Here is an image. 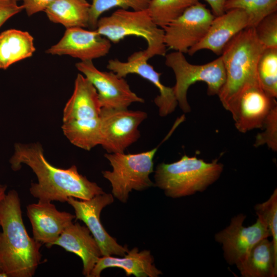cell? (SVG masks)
Segmentation results:
<instances>
[{"label":"cell","mask_w":277,"mask_h":277,"mask_svg":"<svg viewBox=\"0 0 277 277\" xmlns=\"http://www.w3.org/2000/svg\"><path fill=\"white\" fill-rule=\"evenodd\" d=\"M200 0H150L147 9L153 22L163 28Z\"/></svg>","instance_id":"cb8c5ba5"},{"label":"cell","mask_w":277,"mask_h":277,"mask_svg":"<svg viewBox=\"0 0 277 277\" xmlns=\"http://www.w3.org/2000/svg\"><path fill=\"white\" fill-rule=\"evenodd\" d=\"M240 9L248 15L249 27H254L263 18L277 11V0H228L225 11Z\"/></svg>","instance_id":"484cf974"},{"label":"cell","mask_w":277,"mask_h":277,"mask_svg":"<svg viewBox=\"0 0 277 277\" xmlns=\"http://www.w3.org/2000/svg\"><path fill=\"white\" fill-rule=\"evenodd\" d=\"M0 277H8V276L6 273H2L0 274Z\"/></svg>","instance_id":"e575fe53"},{"label":"cell","mask_w":277,"mask_h":277,"mask_svg":"<svg viewBox=\"0 0 277 277\" xmlns=\"http://www.w3.org/2000/svg\"><path fill=\"white\" fill-rule=\"evenodd\" d=\"M90 6L86 0H55L44 11L51 22L66 28H88Z\"/></svg>","instance_id":"603a6c76"},{"label":"cell","mask_w":277,"mask_h":277,"mask_svg":"<svg viewBox=\"0 0 277 277\" xmlns=\"http://www.w3.org/2000/svg\"><path fill=\"white\" fill-rule=\"evenodd\" d=\"M249 27L247 14L240 9H232L215 16L204 38L191 48L187 53L192 56L201 50L207 49L221 55L226 44L242 30Z\"/></svg>","instance_id":"e0dca14e"},{"label":"cell","mask_w":277,"mask_h":277,"mask_svg":"<svg viewBox=\"0 0 277 277\" xmlns=\"http://www.w3.org/2000/svg\"><path fill=\"white\" fill-rule=\"evenodd\" d=\"M165 65L173 71L175 84L173 87L178 105L184 113L191 110L187 98L189 87L197 82L207 85L209 95H218L226 80V73L221 56L205 64L189 63L183 53L171 52L165 55Z\"/></svg>","instance_id":"ba28073f"},{"label":"cell","mask_w":277,"mask_h":277,"mask_svg":"<svg viewBox=\"0 0 277 277\" xmlns=\"http://www.w3.org/2000/svg\"><path fill=\"white\" fill-rule=\"evenodd\" d=\"M53 245L59 246L68 252L78 255L83 264V274H90L102 256L101 249L87 226L78 223H71L62 232Z\"/></svg>","instance_id":"d6986e66"},{"label":"cell","mask_w":277,"mask_h":277,"mask_svg":"<svg viewBox=\"0 0 277 277\" xmlns=\"http://www.w3.org/2000/svg\"><path fill=\"white\" fill-rule=\"evenodd\" d=\"M9 162L14 171L19 170L23 164L32 169L37 183L31 184L30 193L40 201L64 203L70 197L88 200L104 192L96 183L79 173L75 165L65 169L52 166L38 143L15 144Z\"/></svg>","instance_id":"6da1fadb"},{"label":"cell","mask_w":277,"mask_h":277,"mask_svg":"<svg viewBox=\"0 0 277 277\" xmlns=\"http://www.w3.org/2000/svg\"><path fill=\"white\" fill-rule=\"evenodd\" d=\"M7 186L6 185H0V202L4 198L6 193Z\"/></svg>","instance_id":"836d02e7"},{"label":"cell","mask_w":277,"mask_h":277,"mask_svg":"<svg viewBox=\"0 0 277 277\" xmlns=\"http://www.w3.org/2000/svg\"><path fill=\"white\" fill-rule=\"evenodd\" d=\"M254 29L256 38L264 48H277V11L263 18Z\"/></svg>","instance_id":"f1b7e54d"},{"label":"cell","mask_w":277,"mask_h":277,"mask_svg":"<svg viewBox=\"0 0 277 277\" xmlns=\"http://www.w3.org/2000/svg\"><path fill=\"white\" fill-rule=\"evenodd\" d=\"M108 268H119L127 276L157 277L162 274L154 264V258L148 250L140 251L134 247L122 258L112 255L102 256L92 269L89 277H100L102 271Z\"/></svg>","instance_id":"ffe728a7"},{"label":"cell","mask_w":277,"mask_h":277,"mask_svg":"<svg viewBox=\"0 0 277 277\" xmlns=\"http://www.w3.org/2000/svg\"><path fill=\"white\" fill-rule=\"evenodd\" d=\"M223 170V165L217 159L208 163L184 154L175 162L157 165L154 185L168 197L186 196L205 190L219 179Z\"/></svg>","instance_id":"5b68a950"},{"label":"cell","mask_w":277,"mask_h":277,"mask_svg":"<svg viewBox=\"0 0 277 277\" xmlns=\"http://www.w3.org/2000/svg\"><path fill=\"white\" fill-rule=\"evenodd\" d=\"M0 185H1V184H0Z\"/></svg>","instance_id":"8d00e7d4"},{"label":"cell","mask_w":277,"mask_h":277,"mask_svg":"<svg viewBox=\"0 0 277 277\" xmlns=\"http://www.w3.org/2000/svg\"><path fill=\"white\" fill-rule=\"evenodd\" d=\"M215 17L201 2L188 8L180 16L162 28L167 47L183 53L199 43Z\"/></svg>","instance_id":"30bf717a"},{"label":"cell","mask_w":277,"mask_h":277,"mask_svg":"<svg viewBox=\"0 0 277 277\" xmlns=\"http://www.w3.org/2000/svg\"><path fill=\"white\" fill-rule=\"evenodd\" d=\"M113 202L112 194L105 192L88 200L78 201L70 197L67 201L74 209L76 220L83 221L90 230L99 245L102 256L122 257L128 251V247L120 245L116 239L106 231L100 221L103 208Z\"/></svg>","instance_id":"7c38bea8"},{"label":"cell","mask_w":277,"mask_h":277,"mask_svg":"<svg viewBox=\"0 0 277 277\" xmlns=\"http://www.w3.org/2000/svg\"><path fill=\"white\" fill-rule=\"evenodd\" d=\"M236 266L243 277L276 276L277 252L272 241L265 238L258 242Z\"/></svg>","instance_id":"44dd1931"},{"label":"cell","mask_w":277,"mask_h":277,"mask_svg":"<svg viewBox=\"0 0 277 277\" xmlns=\"http://www.w3.org/2000/svg\"><path fill=\"white\" fill-rule=\"evenodd\" d=\"M96 30L115 44L128 36L143 38L147 43L144 51L148 60L166 54L164 30L153 22L147 9H118L109 16L100 18Z\"/></svg>","instance_id":"52a82bcc"},{"label":"cell","mask_w":277,"mask_h":277,"mask_svg":"<svg viewBox=\"0 0 277 277\" xmlns=\"http://www.w3.org/2000/svg\"><path fill=\"white\" fill-rule=\"evenodd\" d=\"M174 123L163 141L151 150L137 153H106L105 158L112 167L111 171L102 172L111 184L112 194L122 203H126L133 190L142 191L154 185L149 175L153 172V159L160 146L177 127Z\"/></svg>","instance_id":"8992f818"},{"label":"cell","mask_w":277,"mask_h":277,"mask_svg":"<svg viewBox=\"0 0 277 277\" xmlns=\"http://www.w3.org/2000/svg\"><path fill=\"white\" fill-rule=\"evenodd\" d=\"M264 49L256 38L254 28L247 27L234 36L223 50L221 56L226 80L217 95L232 115L242 92L251 86L260 84L256 67Z\"/></svg>","instance_id":"3957f363"},{"label":"cell","mask_w":277,"mask_h":277,"mask_svg":"<svg viewBox=\"0 0 277 277\" xmlns=\"http://www.w3.org/2000/svg\"><path fill=\"white\" fill-rule=\"evenodd\" d=\"M75 66L95 88L102 108L127 109L132 103L144 102L131 90L124 77L111 71L98 70L92 61H81Z\"/></svg>","instance_id":"8fae6325"},{"label":"cell","mask_w":277,"mask_h":277,"mask_svg":"<svg viewBox=\"0 0 277 277\" xmlns=\"http://www.w3.org/2000/svg\"><path fill=\"white\" fill-rule=\"evenodd\" d=\"M35 51L34 38L27 31L11 29L0 33V69L29 57Z\"/></svg>","instance_id":"7402d4cb"},{"label":"cell","mask_w":277,"mask_h":277,"mask_svg":"<svg viewBox=\"0 0 277 277\" xmlns=\"http://www.w3.org/2000/svg\"><path fill=\"white\" fill-rule=\"evenodd\" d=\"M276 104L275 98L268 95L260 84L248 87L240 95L232 115L236 128L242 133L262 128L271 109Z\"/></svg>","instance_id":"ac0fdd59"},{"label":"cell","mask_w":277,"mask_h":277,"mask_svg":"<svg viewBox=\"0 0 277 277\" xmlns=\"http://www.w3.org/2000/svg\"><path fill=\"white\" fill-rule=\"evenodd\" d=\"M111 47V42L96 30L81 27L66 28L64 35L46 52L51 55H67L81 61H92L106 56Z\"/></svg>","instance_id":"9a60e30c"},{"label":"cell","mask_w":277,"mask_h":277,"mask_svg":"<svg viewBox=\"0 0 277 277\" xmlns=\"http://www.w3.org/2000/svg\"><path fill=\"white\" fill-rule=\"evenodd\" d=\"M14 190L0 202V263L8 277H32L41 263L42 244L29 236Z\"/></svg>","instance_id":"7a4b0ae2"},{"label":"cell","mask_w":277,"mask_h":277,"mask_svg":"<svg viewBox=\"0 0 277 277\" xmlns=\"http://www.w3.org/2000/svg\"><path fill=\"white\" fill-rule=\"evenodd\" d=\"M24 10L16 0H0V27L10 17Z\"/></svg>","instance_id":"4dcf8cb0"},{"label":"cell","mask_w":277,"mask_h":277,"mask_svg":"<svg viewBox=\"0 0 277 277\" xmlns=\"http://www.w3.org/2000/svg\"><path fill=\"white\" fill-rule=\"evenodd\" d=\"M144 50L133 53L127 62L117 59L109 60L107 68L118 76L125 78L129 74H135L151 83L159 91L154 99L157 107L160 116L165 117L172 113L178 105L172 87L163 85L161 81V73L154 70L148 62Z\"/></svg>","instance_id":"5bb4252c"},{"label":"cell","mask_w":277,"mask_h":277,"mask_svg":"<svg viewBox=\"0 0 277 277\" xmlns=\"http://www.w3.org/2000/svg\"><path fill=\"white\" fill-rule=\"evenodd\" d=\"M22 1V6L28 16L45 11L46 8L55 0H16Z\"/></svg>","instance_id":"1f68e13d"},{"label":"cell","mask_w":277,"mask_h":277,"mask_svg":"<svg viewBox=\"0 0 277 277\" xmlns=\"http://www.w3.org/2000/svg\"><path fill=\"white\" fill-rule=\"evenodd\" d=\"M27 215L32 227L33 238L51 247L64 230L75 219V215L58 210L51 202L38 200L28 205Z\"/></svg>","instance_id":"2e32d148"},{"label":"cell","mask_w":277,"mask_h":277,"mask_svg":"<svg viewBox=\"0 0 277 277\" xmlns=\"http://www.w3.org/2000/svg\"><path fill=\"white\" fill-rule=\"evenodd\" d=\"M264 131L256 136L254 146L255 147L266 144L274 151H277V104L271 109L267 116L262 129Z\"/></svg>","instance_id":"f546056e"},{"label":"cell","mask_w":277,"mask_h":277,"mask_svg":"<svg viewBox=\"0 0 277 277\" xmlns=\"http://www.w3.org/2000/svg\"><path fill=\"white\" fill-rule=\"evenodd\" d=\"M4 273L3 271V269H2V266H1V264L0 263V274L1 273Z\"/></svg>","instance_id":"d590c367"},{"label":"cell","mask_w":277,"mask_h":277,"mask_svg":"<svg viewBox=\"0 0 277 277\" xmlns=\"http://www.w3.org/2000/svg\"><path fill=\"white\" fill-rule=\"evenodd\" d=\"M150 0H92L89 9L88 28L89 30L96 29L100 16L110 9L119 7L122 9L131 8L133 10L147 9Z\"/></svg>","instance_id":"4316f807"},{"label":"cell","mask_w":277,"mask_h":277,"mask_svg":"<svg viewBox=\"0 0 277 277\" xmlns=\"http://www.w3.org/2000/svg\"><path fill=\"white\" fill-rule=\"evenodd\" d=\"M257 75L261 88L270 97H277V48H265L259 58Z\"/></svg>","instance_id":"d4e9b609"},{"label":"cell","mask_w":277,"mask_h":277,"mask_svg":"<svg viewBox=\"0 0 277 277\" xmlns=\"http://www.w3.org/2000/svg\"><path fill=\"white\" fill-rule=\"evenodd\" d=\"M258 219L269 230L275 252H277V189L270 197L262 203L254 206Z\"/></svg>","instance_id":"83f0119b"},{"label":"cell","mask_w":277,"mask_h":277,"mask_svg":"<svg viewBox=\"0 0 277 277\" xmlns=\"http://www.w3.org/2000/svg\"><path fill=\"white\" fill-rule=\"evenodd\" d=\"M101 109L95 88L78 73L73 93L63 111L62 129L72 144L89 150L100 144Z\"/></svg>","instance_id":"277c9868"},{"label":"cell","mask_w":277,"mask_h":277,"mask_svg":"<svg viewBox=\"0 0 277 277\" xmlns=\"http://www.w3.org/2000/svg\"><path fill=\"white\" fill-rule=\"evenodd\" d=\"M246 217L243 213L233 217L229 225L215 235V241L222 245L225 260L231 265L239 264L255 244L271 236L268 228L258 219L253 225L244 227Z\"/></svg>","instance_id":"4fadbf2b"},{"label":"cell","mask_w":277,"mask_h":277,"mask_svg":"<svg viewBox=\"0 0 277 277\" xmlns=\"http://www.w3.org/2000/svg\"><path fill=\"white\" fill-rule=\"evenodd\" d=\"M147 116L141 110L102 108L100 145L107 153L124 152L140 138L138 127Z\"/></svg>","instance_id":"9c48e42d"},{"label":"cell","mask_w":277,"mask_h":277,"mask_svg":"<svg viewBox=\"0 0 277 277\" xmlns=\"http://www.w3.org/2000/svg\"><path fill=\"white\" fill-rule=\"evenodd\" d=\"M228 0H206L211 8V12L215 16L224 14V6Z\"/></svg>","instance_id":"d6a6232c"}]
</instances>
